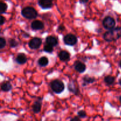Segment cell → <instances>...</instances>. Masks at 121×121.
<instances>
[{
	"mask_svg": "<svg viewBox=\"0 0 121 121\" xmlns=\"http://www.w3.org/2000/svg\"><path fill=\"white\" fill-rule=\"evenodd\" d=\"M121 37V27L109 30L104 34V39L108 42H112Z\"/></svg>",
	"mask_w": 121,
	"mask_h": 121,
	"instance_id": "obj_1",
	"label": "cell"
},
{
	"mask_svg": "<svg viewBox=\"0 0 121 121\" xmlns=\"http://www.w3.org/2000/svg\"><path fill=\"white\" fill-rule=\"evenodd\" d=\"M21 14L27 19H34L37 17L38 13L34 8L31 7H26L21 11Z\"/></svg>",
	"mask_w": 121,
	"mask_h": 121,
	"instance_id": "obj_2",
	"label": "cell"
},
{
	"mask_svg": "<svg viewBox=\"0 0 121 121\" xmlns=\"http://www.w3.org/2000/svg\"><path fill=\"white\" fill-rule=\"evenodd\" d=\"M51 88L52 91L56 93H61L65 89V85L63 82L61 80H54L51 83Z\"/></svg>",
	"mask_w": 121,
	"mask_h": 121,
	"instance_id": "obj_3",
	"label": "cell"
},
{
	"mask_svg": "<svg viewBox=\"0 0 121 121\" xmlns=\"http://www.w3.org/2000/svg\"><path fill=\"white\" fill-rule=\"evenodd\" d=\"M103 26L107 30H112L114 28L116 25L115 20L111 17H106L103 20Z\"/></svg>",
	"mask_w": 121,
	"mask_h": 121,
	"instance_id": "obj_4",
	"label": "cell"
},
{
	"mask_svg": "<svg viewBox=\"0 0 121 121\" xmlns=\"http://www.w3.org/2000/svg\"><path fill=\"white\" fill-rule=\"evenodd\" d=\"M63 40L65 43L69 46H74L78 41V39L76 35L72 34H68L65 35Z\"/></svg>",
	"mask_w": 121,
	"mask_h": 121,
	"instance_id": "obj_5",
	"label": "cell"
},
{
	"mask_svg": "<svg viewBox=\"0 0 121 121\" xmlns=\"http://www.w3.org/2000/svg\"><path fill=\"white\" fill-rule=\"evenodd\" d=\"M41 43H42V41L40 38H33L30 41L29 47L31 49H37L40 47Z\"/></svg>",
	"mask_w": 121,
	"mask_h": 121,
	"instance_id": "obj_6",
	"label": "cell"
},
{
	"mask_svg": "<svg viewBox=\"0 0 121 121\" xmlns=\"http://www.w3.org/2000/svg\"><path fill=\"white\" fill-rule=\"evenodd\" d=\"M54 0H39L38 4L43 9H49L53 7Z\"/></svg>",
	"mask_w": 121,
	"mask_h": 121,
	"instance_id": "obj_7",
	"label": "cell"
},
{
	"mask_svg": "<svg viewBox=\"0 0 121 121\" xmlns=\"http://www.w3.org/2000/svg\"><path fill=\"white\" fill-rule=\"evenodd\" d=\"M74 69L79 73H83L86 69V65L80 61H76L74 63Z\"/></svg>",
	"mask_w": 121,
	"mask_h": 121,
	"instance_id": "obj_8",
	"label": "cell"
},
{
	"mask_svg": "<svg viewBox=\"0 0 121 121\" xmlns=\"http://www.w3.org/2000/svg\"><path fill=\"white\" fill-rule=\"evenodd\" d=\"M31 26L32 29L34 30H42L44 27L43 22L40 20H35L33 22H32Z\"/></svg>",
	"mask_w": 121,
	"mask_h": 121,
	"instance_id": "obj_9",
	"label": "cell"
},
{
	"mask_svg": "<svg viewBox=\"0 0 121 121\" xmlns=\"http://www.w3.org/2000/svg\"><path fill=\"white\" fill-rule=\"evenodd\" d=\"M33 111L35 113H38L40 112L41 109V99H38L33 104Z\"/></svg>",
	"mask_w": 121,
	"mask_h": 121,
	"instance_id": "obj_10",
	"label": "cell"
},
{
	"mask_svg": "<svg viewBox=\"0 0 121 121\" xmlns=\"http://www.w3.org/2000/svg\"><path fill=\"white\" fill-rule=\"evenodd\" d=\"M59 57L60 60L61 61H67L70 59V55L69 53L67 52V51L62 50L59 53Z\"/></svg>",
	"mask_w": 121,
	"mask_h": 121,
	"instance_id": "obj_11",
	"label": "cell"
},
{
	"mask_svg": "<svg viewBox=\"0 0 121 121\" xmlns=\"http://www.w3.org/2000/svg\"><path fill=\"white\" fill-rule=\"evenodd\" d=\"M17 62L20 65H24L26 63L27 61V58L26 54L24 53H20L18 54L17 57L15 59Z\"/></svg>",
	"mask_w": 121,
	"mask_h": 121,
	"instance_id": "obj_12",
	"label": "cell"
},
{
	"mask_svg": "<svg viewBox=\"0 0 121 121\" xmlns=\"http://www.w3.org/2000/svg\"><path fill=\"white\" fill-rule=\"evenodd\" d=\"M46 44L50 45V46L54 47L58 44V40L54 36H48L46 39Z\"/></svg>",
	"mask_w": 121,
	"mask_h": 121,
	"instance_id": "obj_13",
	"label": "cell"
},
{
	"mask_svg": "<svg viewBox=\"0 0 121 121\" xmlns=\"http://www.w3.org/2000/svg\"><path fill=\"white\" fill-rule=\"evenodd\" d=\"M12 89V85L9 82H4L1 85V89L4 92H8Z\"/></svg>",
	"mask_w": 121,
	"mask_h": 121,
	"instance_id": "obj_14",
	"label": "cell"
},
{
	"mask_svg": "<svg viewBox=\"0 0 121 121\" xmlns=\"http://www.w3.org/2000/svg\"><path fill=\"white\" fill-rule=\"evenodd\" d=\"M38 63L40 66L44 67L48 64V59L46 57H41V58L39 59Z\"/></svg>",
	"mask_w": 121,
	"mask_h": 121,
	"instance_id": "obj_15",
	"label": "cell"
},
{
	"mask_svg": "<svg viewBox=\"0 0 121 121\" xmlns=\"http://www.w3.org/2000/svg\"><path fill=\"white\" fill-rule=\"evenodd\" d=\"M115 78L113 76H106L104 79V81L106 83L107 85H111L115 82Z\"/></svg>",
	"mask_w": 121,
	"mask_h": 121,
	"instance_id": "obj_16",
	"label": "cell"
},
{
	"mask_svg": "<svg viewBox=\"0 0 121 121\" xmlns=\"http://www.w3.org/2000/svg\"><path fill=\"white\" fill-rule=\"evenodd\" d=\"M7 8H8V5L6 3L1 1L0 2V13L1 14H4L6 12V11L7 10Z\"/></svg>",
	"mask_w": 121,
	"mask_h": 121,
	"instance_id": "obj_17",
	"label": "cell"
},
{
	"mask_svg": "<svg viewBox=\"0 0 121 121\" xmlns=\"http://www.w3.org/2000/svg\"><path fill=\"white\" fill-rule=\"evenodd\" d=\"M95 80V79L93 78H91V77L88 76H86L83 78V82H84V84L86 83V84H90V83H93Z\"/></svg>",
	"mask_w": 121,
	"mask_h": 121,
	"instance_id": "obj_18",
	"label": "cell"
},
{
	"mask_svg": "<svg viewBox=\"0 0 121 121\" xmlns=\"http://www.w3.org/2000/svg\"><path fill=\"white\" fill-rule=\"evenodd\" d=\"M44 50L47 53H52L53 51V47L48 44H46L44 46Z\"/></svg>",
	"mask_w": 121,
	"mask_h": 121,
	"instance_id": "obj_19",
	"label": "cell"
},
{
	"mask_svg": "<svg viewBox=\"0 0 121 121\" xmlns=\"http://www.w3.org/2000/svg\"><path fill=\"white\" fill-rule=\"evenodd\" d=\"M9 44L11 48H14V47H16L18 45V43L15 39H12L9 40Z\"/></svg>",
	"mask_w": 121,
	"mask_h": 121,
	"instance_id": "obj_20",
	"label": "cell"
},
{
	"mask_svg": "<svg viewBox=\"0 0 121 121\" xmlns=\"http://www.w3.org/2000/svg\"><path fill=\"white\" fill-rule=\"evenodd\" d=\"M69 89L70 91L73 92V93H74L75 94L76 93H78V89L76 88L75 86H73V83H70L69 85Z\"/></svg>",
	"mask_w": 121,
	"mask_h": 121,
	"instance_id": "obj_21",
	"label": "cell"
},
{
	"mask_svg": "<svg viewBox=\"0 0 121 121\" xmlns=\"http://www.w3.org/2000/svg\"><path fill=\"white\" fill-rule=\"evenodd\" d=\"M78 115L79 118H84L86 117L87 115H86V112L85 111H80L78 112Z\"/></svg>",
	"mask_w": 121,
	"mask_h": 121,
	"instance_id": "obj_22",
	"label": "cell"
},
{
	"mask_svg": "<svg viewBox=\"0 0 121 121\" xmlns=\"http://www.w3.org/2000/svg\"><path fill=\"white\" fill-rule=\"evenodd\" d=\"M6 45V41L3 37L0 38V48L2 49L4 48Z\"/></svg>",
	"mask_w": 121,
	"mask_h": 121,
	"instance_id": "obj_23",
	"label": "cell"
},
{
	"mask_svg": "<svg viewBox=\"0 0 121 121\" xmlns=\"http://www.w3.org/2000/svg\"><path fill=\"white\" fill-rule=\"evenodd\" d=\"M70 121H81L80 120V118L78 117H74V118H72V119H70Z\"/></svg>",
	"mask_w": 121,
	"mask_h": 121,
	"instance_id": "obj_24",
	"label": "cell"
},
{
	"mask_svg": "<svg viewBox=\"0 0 121 121\" xmlns=\"http://www.w3.org/2000/svg\"><path fill=\"white\" fill-rule=\"evenodd\" d=\"M5 18L3 16H2V15H1V21H0V22H1V26L4 24V23L5 22Z\"/></svg>",
	"mask_w": 121,
	"mask_h": 121,
	"instance_id": "obj_25",
	"label": "cell"
},
{
	"mask_svg": "<svg viewBox=\"0 0 121 121\" xmlns=\"http://www.w3.org/2000/svg\"><path fill=\"white\" fill-rule=\"evenodd\" d=\"M58 30H59V31H63L64 30H65V27H64L63 25H60L59 27V29Z\"/></svg>",
	"mask_w": 121,
	"mask_h": 121,
	"instance_id": "obj_26",
	"label": "cell"
},
{
	"mask_svg": "<svg viewBox=\"0 0 121 121\" xmlns=\"http://www.w3.org/2000/svg\"><path fill=\"white\" fill-rule=\"evenodd\" d=\"M89 1V0H80V2L82 3H86Z\"/></svg>",
	"mask_w": 121,
	"mask_h": 121,
	"instance_id": "obj_27",
	"label": "cell"
},
{
	"mask_svg": "<svg viewBox=\"0 0 121 121\" xmlns=\"http://www.w3.org/2000/svg\"><path fill=\"white\" fill-rule=\"evenodd\" d=\"M119 84H120V85L121 86V78L120 79H119Z\"/></svg>",
	"mask_w": 121,
	"mask_h": 121,
	"instance_id": "obj_28",
	"label": "cell"
},
{
	"mask_svg": "<svg viewBox=\"0 0 121 121\" xmlns=\"http://www.w3.org/2000/svg\"><path fill=\"white\" fill-rule=\"evenodd\" d=\"M119 101H120V102L121 104V96H120V98H119Z\"/></svg>",
	"mask_w": 121,
	"mask_h": 121,
	"instance_id": "obj_29",
	"label": "cell"
},
{
	"mask_svg": "<svg viewBox=\"0 0 121 121\" xmlns=\"http://www.w3.org/2000/svg\"><path fill=\"white\" fill-rule=\"evenodd\" d=\"M119 65H120V67H121V61H120V63H119Z\"/></svg>",
	"mask_w": 121,
	"mask_h": 121,
	"instance_id": "obj_30",
	"label": "cell"
},
{
	"mask_svg": "<svg viewBox=\"0 0 121 121\" xmlns=\"http://www.w3.org/2000/svg\"><path fill=\"white\" fill-rule=\"evenodd\" d=\"M17 121H23L22 120H21V119H18Z\"/></svg>",
	"mask_w": 121,
	"mask_h": 121,
	"instance_id": "obj_31",
	"label": "cell"
}]
</instances>
